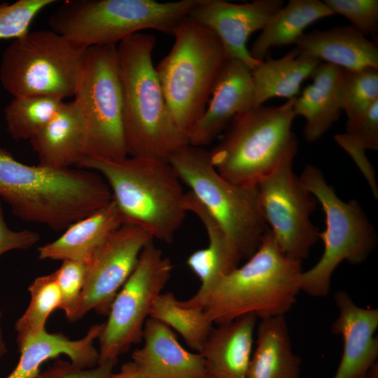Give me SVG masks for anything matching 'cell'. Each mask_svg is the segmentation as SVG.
<instances>
[{
    "label": "cell",
    "mask_w": 378,
    "mask_h": 378,
    "mask_svg": "<svg viewBox=\"0 0 378 378\" xmlns=\"http://www.w3.org/2000/svg\"><path fill=\"white\" fill-rule=\"evenodd\" d=\"M0 199L21 220L64 230L112 200L98 173L28 165L0 146Z\"/></svg>",
    "instance_id": "6da1fadb"
},
{
    "label": "cell",
    "mask_w": 378,
    "mask_h": 378,
    "mask_svg": "<svg viewBox=\"0 0 378 378\" xmlns=\"http://www.w3.org/2000/svg\"><path fill=\"white\" fill-rule=\"evenodd\" d=\"M77 167L103 177L124 224L141 227L153 239L172 242L188 211L183 183L167 160L85 157Z\"/></svg>",
    "instance_id": "7a4b0ae2"
},
{
    "label": "cell",
    "mask_w": 378,
    "mask_h": 378,
    "mask_svg": "<svg viewBox=\"0 0 378 378\" xmlns=\"http://www.w3.org/2000/svg\"><path fill=\"white\" fill-rule=\"evenodd\" d=\"M153 34L139 32L121 41L118 53L127 156L167 159L189 144L176 125L153 63Z\"/></svg>",
    "instance_id": "3957f363"
},
{
    "label": "cell",
    "mask_w": 378,
    "mask_h": 378,
    "mask_svg": "<svg viewBox=\"0 0 378 378\" xmlns=\"http://www.w3.org/2000/svg\"><path fill=\"white\" fill-rule=\"evenodd\" d=\"M301 262L282 251L268 228L254 253L223 276L199 307L217 325L248 314L260 319L285 316L301 291Z\"/></svg>",
    "instance_id": "277c9868"
},
{
    "label": "cell",
    "mask_w": 378,
    "mask_h": 378,
    "mask_svg": "<svg viewBox=\"0 0 378 378\" xmlns=\"http://www.w3.org/2000/svg\"><path fill=\"white\" fill-rule=\"evenodd\" d=\"M295 97L280 106H259L231 120L209 151L218 174L231 183L257 186L286 161L293 160L298 141L292 131Z\"/></svg>",
    "instance_id": "5b68a950"
},
{
    "label": "cell",
    "mask_w": 378,
    "mask_h": 378,
    "mask_svg": "<svg viewBox=\"0 0 378 378\" xmlns=\"http://www.w3.org/2000/svg\"><path fill=\"white\" fill-rule=\"evenodd\" d=\"M172 34L174 45L155 70L171 113L188 136L203 115L229 57L218 36L188 16L178 23Z\"/></svg>",
    "instance_id": "8992f818"
},
{
    "label": "cell",
    "mask_w": 378,
    "mask_h": 378,
    "mask_svg": "<svg viewBox=\"0 0 378 378\" xmlns=\"http://www.w3.org/2000/svg\"><path fill=\"white\" fill-rule=\"evenodd\" d=\"M200 0H66L50 15V29L85 48L116 46L145 29L172 34Z\"/></svg>",
    "instance_id": "52a82bcc"
},
{
    "label": "cell",
    "mask_w": 378,
    "mask_h": 378,
    "mask_svg": "<svg viewBox=\"0 0 378 378\" xmlns=\"http://www.w3.org/2000/svg\"><path fill=\"white\" fill-rule=\"evenodd\" d=\"M167 160L221 227L241 259L252 255L269 228L258 186L237 185L223 178L214 167L209 151L202 147L188 144Z\"/></svg>",
    "instance_id": "ba28073f"
},
{
    "label": "cell",
    "mask_w": 378,
    "mask_h": 378,
    "mask_svg": "<svg viewBox=\"0 0 378 378\" xmlns=\"http://www.w3.org/2000/svg\"><path fill=\"white\" fill-rule=\"evenodd\" d=\"M299 177L326 215V229L318 234L324 247L322 256L302 272L300 288L312 297H326L332 275L342 261L359 264L369 257L375 246V232L358 202L340 199L318 167L307 165Z\"/></svg>",
    "instance_id": "9c48e42d"
},
{
    "label": "cell",
    "mask_w": 378,
    "mask_h": 378,
    "mask_svg": "<svg viewBox=\"0 0 378 378\" xmlns=\"http://www.w3.org/2000/svg\"><path fill=\"white\" fill-rule=\"evenodd\" d=\"M85 49L50 29L28 31L3 52L1 85L13 97H72Z\"/></svg>",
    "instance_id": "30bf717a"
},
{
    "label": "cell",
    "mask_w": 378,
    "mask_h": 378,
    "mask_svg": "<svg viewBox=\"0 0 378 378\" xmlns=\"http://www.w3.org/2000/svg\"><path fill=\"white\" fill-rule=\"evenodd\" d=\"M74 97L87 123L85 157L108 160L127 157L116 46H91L85 50Z\"/></svg>",
    "instance_id": "8fae6325"
},
{
    "label": "cell",
    "mask_w": 378,
    "mask_h": 378,
    "mask_svg": "<svg viewBox=\"0 0 378 378\" xmlns=\"http://www.w3.org/2000/svg\"><path fill=\"white\" fill-rule=\"evenodd\" d=\"M173 265L153 241L140 253L132 273L118 293L98 337V364L118 361L143 339L145 323L156 298L169 281ZM97 364V365H98Z\"/></svg>",
    "instance_id": "7c38bea8"
},
{
    "label": "cell",
    "mask_w": 378,
    "mask_h": 378,
    "mask_svg": "<svg viewBox=\"0 0 378 378\" xmlns=\"http://www.w3.org/2000/svg\"><path fill=\"white\" fill-rule=\"evenodd\" d=\"M286 161L257 185L262 213L278 245L289 257L309 256L320 230L311 219L317 200Z\"/></svg>",
    "instance_id": "4fadbf2b"
},
{
    "label": "cell",
    "mask_w": 378,
    "mask_h": 378,
    "mask_svg": "<svg viewBox=\"0 0 378 378\" xmlns=\"http://www.w3.org/2000/svg\"><path fill=\"white\" fill-rule=\"evenodd\" d=\"M152 237L135 225L123 224L97 250L88 264L85 286L74 321L91 310L108 315L119 290L134 270Z\"/></svg>",
    "instance_id": "5bb4252c"
},
{
    "label": "cell",
    "mask_w": 378,
    "mask_h": 378,
    "mask_svg": "<svg viewBox=\"0 0 378 378\" xmlns=\"http://www.w3.org/2000/svg\"><path fill=\"white\" fill-rule=\"evenodd\" d=\"M284 5L282 0H255L245 4L200 0L188 16L218 36L229 58L241 61L252 71L261 61L250 55L248 38L253 32L262 30Z\"/></svg>",
    "instance_id": "9a60e30c"
},
{
    "label": "cell",
    "mask_w": 378,
    "mask_h": 378,
    "mask_svg": "<svg viewBox=\"0 0 378 378\" xmlns=\"http://www.w3.org/2000/svg\"><path fill=\"white\" fill-rule=\"evenodd\" d=\"M253 107L251 70L241 61L228 58L203 115L188 134L189 145L204 148L211 144L235 115Z\"/></svg>",
    "instance_id": "2e32d148"
},
{
    "label": "cell",
    "mask_w": 378,
    "mask_h": 378,
    "mask_svg": "<svg viewBox=\"0 0 378 378\" xmlns=\"http://www.w3.org/2000/svg\"><path fill=\"white\" fill-rule=\"evenodd\" d=\"M334 300L339 314L330 329L342 337L343 351L332 378H364L378 358V309L358 306L344 290Z\"/></svg>",
    "instance_id": "e0dca14e"
},
{
    "label": "cell",
    "mask_w": 378,
    "mask_h": 378,
    "mask_svg": "<svg viewBox=\"0 0 378 378\" xmlns=\"http://www.w3.org/2000/svg\"><path fill=\"white\" fill-rule=\"evenodd\" d=\"M143 339V346L133 351L128 362L142 378H207L202 356L186 349L164 323L148 318Z\"/></svg>",
    "instance_id": "ac0fdd59"
},
{
    "label": "cell",
    "mask_w": 378,
    "mask_h": 378,
    "mask_svg": "<svg viewBox=\"0 0 378 378\" xmlns=\"http://www.w3.org/2000/svg\"><path fill=\"white\" fill-rule=\"evenodd\" d=\"M38 165L69 169L86 156L87 123L75 99L63 102L56 115L29 139Z\"/></svg>",
    "instance_id": "d6986e66"
},
{
    "label": "cell",
    "mask_w": 378,
    "mask_h": 378,
    "mask_svg": "<svg viewBox=\"0 0 378 378\" xmlns=\"http://www.w3.org/2000/svg\"><path fill=\"white\" fill-rule=\"evenodd\" d=\"M186 206L188 212L195 214L201 220L209 244L192 253L187 259L188 267L199 278L201 285L192 298L180 300V303L186 307L200 308L206 295L223 276L237 268L241 259L219 225L190 191L186 192Z\"/></svg>",
    "instance_id": "ffe728a7"
},
{
    "label": "cell",
    "mask_w": 378,
    "mask_h": 378,
    "mask_svg": "<svg viewBox=\"0 0 378 378\" xmlns=\"http://www.w3.org/2000/svg\"><path fill=\"white\" fill-rule=\"evenodd\" d=\"M256 315L248 314L212 328L200 354L207 378H246Z\"/></svg>",
    "instance_id": "44dd1931"
},
{
    "label": "cell",
    "mask_w": 378,
    "mask_h": 378,
    "mask_svg": "<svg viewBox=\"0 0 378 378\" xmlns=\"http://www.w3.org/2000/svg\"><path fill=\"white\" fill-rule=\"evenodd\" d=\"M301 53L343 69L378 68V47L351 24L302 34L295 42Z\"/></svg>",
    "instance_id": "7402d4cb"
},
{
    "label": "cell",
    "mask_w": 378,
    "mask_h": 378,
    "mask_svg": "<svg viewBox=\"0 0 378 378\" xmlns=\"http://www.w3.org/2000/svg\"><path fill=\"white\" fill-rule=\"evenodd\" d=\"M124 224L113 200L70 225L55 241L38 248L41 260H76L88 264L109 237Z\"/></svg>",
    "instance_id": "603a6c76"
},
{
    "label": "cell",
    "mask_w": 378,
    "mask_h": 378,
    "mask_svg": "<svg viewBox=\"0 0 378 378\" xmlns=\"http://www.w3.org/2000/svg\"><path fill=\"white\" fill-rule=\"evenodd\" d=\"M103 327L104 323L92 325L83 337L76 340L61 333L43 331L19 348V362L6 378H37L43 363L62 354L67 356L70 362L79 368L94 367L99 355L94 344Z\"/></svg>",
    "instance_id": "cb8c5ba5"
},
{
    "label": "cell",
    "mask_w": 378,
    "mask_h": 378,
    "mask_svg": "<svg viewBox=\"0 0 378 378\" xmlns=\"http://www.w3.org/2000/svg\"><path fill=\"white\" fill-rule=\"evenodd\" d=\"M343 69L321 62L299 97H295L293 112L305 119L304 137L308 142L319 139L340 116L342 108L338 90Z\"/></svg>",
    "instance_id": "d4e9b609"
},
{
    "label": "cell",
    "mask_w": 378,
    "mask_h": 378,
    "mask_svg": "<svg viewBox=\"0 0 378 378\" xmlns=\"http://www.w3.org/2000/svg\"><path fill=\"white\" fill-rule=\"evenodd\" d=\"M246 378H300L285 316L260 319Z\"/></svg>",
    "instance_id": "484cf974"
},
{
    "label": "cell",
    "mask_w": 378,
    "mask_h": 378,
    "mask_svg": "<svg viewBox=\"0 0 378 378\" xmlns=\"http://www.w3.org/2000/svg\"><path fill=\"white\" fill-rule=\"evenodd\" d=\"M322 62L301 53L295 47L279 59L268 58L251 71L253 107L273 97H296L303 81Z\"/></svg>",
    "instance_id": "4316f807"
},
{
    "label": "cell",
    "mask_w": 378,
    "mask_h": 378,
    "mask_svg": "<svg viewBox=\"0 0 378 378\" xmlns=\"http://www.w3.org/2000/svg\"><path fill=\"white\" fill-rule=\"evenodd\" d=\"M318 0H290L266 24L249 50L251 57L262 61L273 47L294 44L312 23L333 15Z\"/></svg>",
    "instance_id": "83f0119b"
},
{
    "label": "cell",
    "mask_w": 378,
    "mask_h": 378,
    "mask_svg": "<svg viewBox=\"0 0 378 378\" xmlns=\"http://www.w3.org/2000/svg\"><path fill=\"white\" fill-rule=\"evenodd\" d=\"M148 318L175 330L188 346L197 353L202 350L214 324L202 309L183 307L172 292L161 293L156 298Z\"/></svg>",
    "instance_id": "f1b7e54d"
},
{
    "label": "cell",
    "mask_w": 378,
    "mask_h": 378,
    "mask_svg": "<svg viewBox=\"0 0 378 378\" xmlns=\"http://www.w3.org/2000/svg\"><path fill=\"white\" fill-rule=\"evenodd\" d=\"M63 102L49 96L13 97L4 108L7 132L14 140H29L56 115Z\"/></svg>",
    "instance_id": "f546056e"
},
{
    "label": "cell",
    "mask_w": 378,
    "mask_h": 378,
    "mask_svg": "<svg viewBox=\"0 0 378 378\" xmlns=\"http://www.w3.org/2000/svg\"><path fill=\"white\" fill-rule=\"evenodd\" d=\"M28 290L29 304L15 325L18 348L46 330L48 317L60 305V292L53 272L36 278Z\"/></svg>",
    "instance_id": "4dcf8cb0"
},
{
    "label": "cell",
    "mask_w": 378,
    "mask_h": 378,
    "mask_svg": "<svg viewBox=\"0 0 378 378\" xmlns=\"http://www.w3.org/2000/svg\"><path fill=\"white\" fill-rule=\"evenodd\" d=\"M338 95L347 119L363 113L378 101V68L343 69Z\"/></svg>",
    "instance_id": "1f68e13d"
},
{
    "label": "cell",
    "mask_w": 378,
    "mask_h": 378,
    "mask_svg": "<svg viewBox=\"0 0 378 378\" xmlns=\"http://www.w3.org/2000/svg\"><path fill=\"white\" fill-rule=\"evenodd\" d=\"M55 0H18L0 4V40L15 39L28 31L35 17Z\"/></svg>",
    "instance_id": "d6a6232c"
},
{
    "label": "cell",
    "mask_w": 378,
    "mask_h": 378,
    "mask_svg": "<svg viewBox=\"0 0 378 378\" xmlns=\"http://www.w3.org/2000/svg\"><path fill=\"white\" fill-rule=\"evenodd\" d=\"M88 265L76 260H63L53 273L60 292V309L67 319L74 321L85 283Z\"/></svg>",
    "instance_id": "836d02e7"
},
{
    "label": "cell",
    "mask_w": 378,
    "mask_h": 378,
    "mask_svg": "<svg viewBox=\"0 0 378 378\" xmlns=\"http://www.w3.org/2000/svg\"><path fill=\"white\" fill-rule=\"evenodd\" d=\"M340 146H351L360 150L378 149V101L363 113L347 119L345 133L334 136Z\"/></svg>",
    "instance_id": "e575fe53"
},
{
    "label": "cell",
    "mask_w": 378,
    "mask_h": 378,
    "mask_svg": "<svg viewBox=\"0 0 378 378\" xmlns=\"http://www.w3.org/2000/svg\"><path fill=\"white\" fill-rule=\"evenodd\" d=\"M323 2L334 15L347 18L365 36L371 35L377 38V0H324Z\"/></svg>",
    "instance_id": "d590c367"
},
{
    "label": "cell",
    "mask_w": 378,
    "mask_h": 378,
    "mask_svg": "<svg viewBox=\"0 0 378 378\" xmlns=\"http://www.w3.org/2000/svg\"><path fill=\"white\" fill-rule=\"evenodd\" d=\"M115 361H106L90 368H81L71 362L56 360L39 374V378H111Z\"/></svg>",
    "instance_id": "8d00e7d4"
},
{
    "label": "cell",
    "mask_w": 378,
    "mask_h": 378,
    "mask_svg": "<svg viewBox=\"0 0 378 378\" xmlns=\"http://www.w3.org/2000/svg\"><path fill=\"white\" fill-rule=\"evenodd\" d=\"M38 240L39 235L34 231L29 230L15 231L8 226L0 199V256L12 250L29 248Z\"/></svg>",
    "instance_id": "74e56055"
},
{
    "label": "cell",
    "mask_w": 378,
    "mask_h": 378,
    "mask_svg": "<svg viewBox=\"0 0 378 378\" xmlns=\"http://www.w3.org/2000/svg\"><path fill=\"white\" fill-rule=\"evenodd\" d=\"M111 378H142L136 374L131 368L129 363H125L121 366L120 371L117 373H113Z\"/></svg>",
    "instance_id": "f35d334b"
},
{
    "label": "cell",
    "mask_w": 378,
    "mask_h": 378,
    "mask_svg": "<svg viewBox=\"0 0 378 378\" xmlns=\"http://www.w3.org/2000/svg\"><path fill=\"white\" fill-rule=\"evenodd\" d=\"M2 312L0 310V357L7 353V347L3 335L1 327Z\"/></svg>",
    "instance_id": "ab89813d"
},
{
    "label": "cell",
    "mask_w": 378,
    "mask_h": 378,
    "mask_svg": "<svg viewBox=\"0 0 378 378\" xmlns=\"http://www.w3.org/2000/svg\"><path fill=\"white\" fill-rule=\"evenodd\" d=\"M364 378H378V364L375 363L368 370Z\"/></svg>",
    "instance_id": "60d3db41"
},
{
    "label": "cell",
    "mask_w": 378,
    "mask_h": 378,
    "mask_svg": "<svg viewBox=\"0 0 378 378\" xmlns=\"http://www.w3.org/2000/svg\"><path fill=\"white\" fill-rule=\"evenodd\" d=\"M37 378H39V375H38V377Z\"/></svg>",
    "instance_id": "b9f144b4"
}]
</instances>
